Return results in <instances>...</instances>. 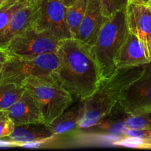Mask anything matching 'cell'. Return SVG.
Masks as SVG:
<instances>
[{
    "instance_id": "8fae6325",
    "label": "cell",
    "mask_w": 151,
    "mask_h": 151,
    "mask_svg": "<svg viewBox=\"0 0 151 151\" xmlns=\"http://www.w3.org/2000/svg\"><path fill=\"white\" fill-rule=\"evenodd\" d=\"M107 18L103 13L99 0H88L85 16L75 38L91 47Z\"/></svg>"
},
{
    "instance_id": "ba28073f",
    "label": "cell",
    "mask_w": 151,
    "mask_h": 151,
    "mask_svg": "<svg viewBox=\"0 0 151 151\" xmlns=\"http://www.w3.org/2000/svg\"><path fill=\"white\" fill-rule=\"evenodd\" d=\"M119 103L130 115L151 111V62L139 78L122 90Z\"/></svg>"
},
{
    "instance_id": "f1b7e54d",
    "label": "cell",
    "mask_w": 151,
    "mask_h": 151,
    "mask_svg": "<svg viewBox=\"0 0 151 151\" xmlns=\"http://www.w3.org/2000/svg\"><path fill=\"white\" fill-rule=\"evenodd\" d=\"M7 114V111H0V119H1V117H3L4 116H5Z\"/></svg>"
},
{
    "instance_id": "2e32d148",
    "label": "cell",
    "mask_w": 151,
    "mask_h": 151,
    "mask_svg": "<svg viewBox=\"0 0 151 151\" xmlns=\"http://www.w3.org/2000/svg\"><path fill=\"white\" fill-rule=\"evenodd\" d=\"M85 101L77 100L71 105L58 117L56 118L49 127L55 135L66 134L78 128L80 121L85 113Z\"/></svg>"
},
{
    "instance_id": "30bf717a",
    "label": "cell",
    "mask_w": 151,
    "mask_h": 151,
    "mask_svg": "<svg viewBox=\"0 0 151 151\" xmlns=\"http://www.w3.org/2000/svg\"><path fill=\"white\" fill-rule=\"evenodd\" d=\"M38 7V0H29L14 13L7 24L0 29V48L6 50L16 35L34 26Z\"/></svg>"
},
{
    "instance_id": "4fadbf2b",
    "label": "cell",
    "mask_w": 151,
    "mask_h": 151,
    "mask_svg": "<svg viewBox=\"0 0 151 151\" xmlns=\"http://www.w3.org/2000/svg\"><path fill=\"white\" fill-rule=\"evenodd\" d=\"M7 112L9 118L15 125L44 122L42 114L36 102L26 90L20 99Z\"/></svg>"
},
{
    "instance_id": "6da1fadb",
    "label": "cell",
    "mask_w": 151,
    "mask_h": 151,
    "mask_svg": "<svg viewBox=\"0 0 151 151\" xmlns=\"http://www.w3.org/2000/svg\"><path fill=\"white\" fill-rule=\"evenodd\" d=\"M58 66L52 74L76 100L92 95L103 80L90 47L77 38L60 41L57 51Z\"/></svg>"
},
{
    "instance_id": "cb8c5ba5",
    "label": "cell",
    "mask_w": 151,
    "mask_h": 151,
    "mask_svg": "<svg viewBox=\"0 0 151 151\" xmlns=\"http://www.w3.org/2000/svg\"><path fill=\"white\" fill-rule=\"evenodd\" d=\"M18 146V144L12 140L9 139L7 137L4 138H0V147H16Z\"/></svg>"
},
{
    "instance_id": "d6986e66",
    "label": "cell",
    "mask_w": 151,
    "mask_h": 151,
    "mask_svg": "<svg viewBox=\"0 0 151 151\" xmlns=\"http://www.w3.org/2000/svg\"><path fill=\"white\" fill-rule=\"evenodd\" d=\"M29 0H8L0 6V29L7 24L14 13Z\"/></svg>"
},
{
    "instance_id": "e0dca14e",
    "label": "cell",
    "mask_w": 151,
    "mask_h": 151,
    "mask_svg": "<svg viewBox=\"0 0 151 151\" xmlns=\"http://www.w3.org/2000/svg\"><path fill=\"white\" fill-rule=\"evenodd\" d=\"M88 0H77L73 4L66 8V20L72 38H75L80 25L85 16Z\"/></svg>"
},
{
    "instance_id": "4316f807",
    "label": "cell",
    "mask_w": 151,
    "mask_h": 151,
    "mask_svg": "<svg viewBox=\"0 0 151 151\" xmlns=\"http://www.w3.org/2000/svg\"><path fill=\"white\" fill-rule=\"evenodd\" d=\"M60 1H62V3H63L66 7H69V6L72 5V4H73L77 0H60Z\"/></svg>"
},
{
    "instance_id": "5bb4252c",
    "label": "cell",
    "mask_w": 151,
    "mask_h": 151,
    "mask_svg": "<svg viewBox=\"0 0 151 151\" xmlns=\"http://www.w3.org/2000/svg\"><path fill=\"white\" fill-rule=\"evenodd\" d=\"M151 60L146 56L144 47L137 35L128 32L116 59V69L147 64Z\"/></svg>"
},
{
    "instance_id": "4dcf8cb0",
    "label": "cell",
    "mask_w": 151,
    "mask_h": 151,
    "mask_svg": "<svg viewBox=\"0 0 151 151\" xmlns=\"http://www.w3.org/2000/svg\"><path fill=\"white\" fill-rule=\"evenodd\" d=\"M2 64H3V63H0V71H1V67H2Z\"/></svg>"
},
{
    "instance_id": "52a82bcc",
    "label": "cell",
    "mask_w": 151,
    "mask_h": 151,
    "mask_svg": "<svg viewBox=\"0 0 151 151\" xmlns=\"http://www.w3.org/2000/svg\"><path fill=\"white\" fill-rule=\"evenodd\" d=\"M38 7L34 27L48 32L60 41L73 38L66 20L67 7L60 0H38Z\"/></svg>"
},
{
    "instance_id": "44dd1931",
    "label": "cell",
    "mask_w": 151,
    "mask_h": 151,
    "mask_svg": "<svg viewBox=\"0 0 151 151\" xmlns=\"http://www.w3.org/2000/svg\"><path fill=\"white\" fill-rule=\"evenodd\" d=\"M102 11L106 17H110L116 12L126 8L128 0H99Z\"/></svg>"
},
{
    "instance_id": "9c48e42d",
    "label": "cell",
    "mask_w": 151,
    "mask_h": 151,
    "mask_svg": "<svg viewBox=\"0 0 151 151\" xmlns=\"http://www.w3.org/2000/svg\"><path fill=\"white\" fill-rule=\"evenodd\" d=\"M126 20L128 31L137 35L151 60V2H128Z\"/></svg>"
},
{
    "instance_id": "ac0fdd59",
    "label": "cell",
    "mask_w": 151,
    "mask_h": 151,
    "mask_svg": "<svg viewBox=\"0 0 151 151\" xmlns=\"http://www.w3.org/2000/svg\"><path fill=\"white\" fill-rule=\"evenodd\" d=\"M24 91L23 86L15 83H0V111H7L20 99Z\"/></svg>"
},
{
    "instance_id": "484cf974",
    "label": "cell",
    "mask_w": 151,
    "mask_h": 151,
    "mask_svg": "<svg viewBox=\"0 0 151 151\" xmlns=\"http://www.w3.org/2000/svg\"><path fill=\"white\" fill-rule=\"evenodd\" d=\"M9 57H10V55L7 52V50L0 48V63H4Z\"/></svg>"
},
{
    "instance_id": "7402d4cb",
    "label": "cell",
    "mask_w": 151,
    "mask_h": 151,
    "mask_svg": "<svg viewBox=\"0 0 151 151\" xmlns=\"http://www.w3.org/2000/svg\"><path fill=\"white\" fill-rule=\"evenodd\" d=\"M15 124L7 114L0 119V138H4L12 134L15 128Z\"/></svg>"
},
{
    "instance_id": "8992f818",
    "label": "cell",
    "mask_w": 151,
    "mask_h": 151,
    "mask_svg": "<svg viewBox=\"0 0 151 151\" xmlns=\"http://www.w3.org/2000/svg\"><path fill=\"white\" fill-rule=\"evenodd\" d=\"M60 41L34 27L16 35L6 48L10 55L32 58L45 53H57Z\"/></svg>"
},
{
    "instance_id": "7a4b0ae2",
    "label": "cell",
    "mask_w": 151,
    "mask_h": 151,
    "mask_svg": "<svg viewBox=\"0 0 151 151\" xmlns=\"http://www.w3.org/2000/svg\"><path fill=\"white\" fill-rule=\"evenodd\" d=\"M146 64L119 69L109 78L101 81L95 92L84 100L85 113L78 128L86 129L97 124L119 102L122 90L139 78Z\"/></svg>"
},
{
    "instance_id": "83f0119b",
    "label": "cell",
    "mask_w": 151,
    "mask_h": 151,
    "mask_svg": "<svg viewBox=\"0 0 151 151\" xmlns=\"http://www.w3.org/2000/svg\"><path fill=\"white\" fill-rule=\"evenodd\" d=\"M128 2H132V1H136V2H143V3H148L150 2V0H128Z\"/></svg>"
},
{
    "instance_id": "1f68e13d",
    "label": "cell",
    "mask_w": 151,
    "mask_h": 151,
    "mask_svg": "<svg viewBox=\"0 0 151 151\" xmlns=\"http://www.w3.org/2000/svg\"><path fill=\"white\" fill-rule=\"evenodd\" d=\"M150 2H151V0H150Z\"/></svg>"
},
{
    "instance_id": "9a60e30c",
    "label": "cell",
    "mask_w": 151,
    "mask_h": 151,
    "mask_svg": "<svg viewBox=\"0 0 151 151\" xmlns=\"http://www.w3.org/2000/svg\"><path fill=\"white\" fill-rule=\"evenodd\" d=\"M54 137L55 134L49 125L41 122L16 125L12 134L7 137V138L16 142L18 146L20 147L24 143L47 141Z\"/></svg>"
},
{
    "instance_id": "7c38bea8",
    "label": "cell",
    "mask_w": 151,
    "mask_h": 151,
    "mask_svg": "<svg viewBox=\"0 0 151 151\" xmlns=\"http://www.w3.org/2000/svg\"><path fill=\"white\" fill-rule=\"evenodd\" d=\"M129 115L118 102L111 111L103 116L97 124L82 130L85 131L86 133L92 134L116 136L119 138H124L125 131L128 129L126 119Z\"/></svg>"
},
{
    "instance_id": "d4e9b609",
    "label": "cell",
    "mask_w": 151,
    "mask_h": 151,
    "mask_svg": "<svg viewBox=\"0 0 151 151\" xmlns=\"http://www.w3.org/2000/svg\"><path fill=\"white\" fill-rule=\"evenodd\" d=\"M47 141H38V142H27L22 144L20 147H29V148H34V147H38L41 146V145L44 144Z\"/></svg>"
},
{
    "instance_id": "5b68a950",
    "label": "cell",
    "mask_w": 151,
    "mask_h": 151,
    "mask_svg": "<svg viewBox=\"0 0 151 151\" xmlns=\"http://www.w3.org/2000/svg\"><path fill=\"white\" fill-rule=\"evenodd\" d=\"M57 53H45L32 58L10 55L0 71V83L22 86L27 78L52 75L58 66Z\"/></svg>"
},
{
    "instance_id": "603a6c76",
    "label": "cell",
    "mask_w": 151,
    "mask_h": 151,
    "mask_svg": "<svg viewBox=\"0 0 151 151\" xmlns=\"http://www.w3.org/2000/svg\"><path fill=\"white\" fill-rule=\"evenodd\" d=\"M124 137H137L144 140L151 141V128H145V129L128 128L125 131Z\"/></svg>"
},
{
    "instance_id": "ffe728a7",
    "label": "cell",
    "mask_w": 151,
    "mask_h": 151,
    "mask_svg": "<svg viewBox=\"0 0 151 151\" xmlns=\"http://www.w3.org/2000/svg\"><path fill=\"white\" fill-rule=\"evenodd\" d=\"M128 128L145 129L151 128V111L137 115H129L126 119Z\"/></svg>"
},
{
    "instance_id": "3957f363",
    "label": "cell",
    "mask_w": 151,
    "mask_h": 151,
    "mask_svg": "<svg viewBox=\"0 0 151 151\" xmlns=\"http://www.w3.org/2000/svg\"><path fill=\"white\" fill-rule=\"evenodd\" d=\"M128 32L125 8L107 18L95 42L90 47L103 79L110 78L117 70L116 59Z\"/></svg>"
},
{
    "instance_id": "277c9868",
    "label": "cell",
    "mask_w": 151,
    "mask_h": 151,
    "mask_svg": "<svg viewBox=\"0 0 151 151\" xmlns=\"http://www.w3.org/2000/svg\"><path fill=\"white\" fill-rule=\"evenodd\" d=\"M22 86L36 102L46 125L51 124L75 102L52 75L29 77Z\"/></svg>"
},
{
    "instance_id": "f546056e",
    "label": "cell",
    "mask_w": 151,
    "mask_h": 151,
    "mask_svg": "<svg viewBox=\"0 0 151 151\" xmlns=\"http://www.w3.org/2000/svg\"><path fill=\"white\" fill-rule=\"evenodd\" d=\"M7 1H8V0H0V6L2 5V4H4V3H5Z\"/></svg>"
}]
</instances>
